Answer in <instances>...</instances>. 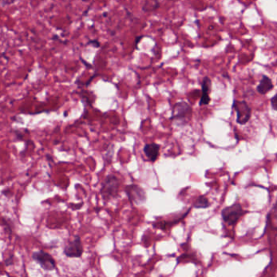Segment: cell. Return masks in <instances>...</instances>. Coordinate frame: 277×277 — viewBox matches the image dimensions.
<instances>
[{"instance_id": "obj_4", "label": "cell", "mask_w": 277, "mask_h": 277, "mask_svg": "<svg viewBox=\"0 0 277 277\" xmlns=\"http://www.w3.org/2000/svg\"><path fill=\"white\" fill-rule=\"evenodd\" d=\"M124 190L129 202L133 205H142L146 202L147 197L146 191L138 184H128L125 187Z\"/></svg>"}, {"instance_id": "obj_10", "label": "cell", "mask_w": 277, "mask_h": 277, "mask_svg": "<svg viewBox=\"0 0 277 277\" xmlns=\"http://www.w3.org/2000/svg\"><path fill=\"white\" fill-rule=\"evenodd\" d=\"M273 88H274V85H273L271 79L266 75H263L262 79L260 80V82L258 85L256 89L258 93L264 95L266 93H268L269 91L272 90Z\"/></svg>"}, {"instance_id": "obj_16", "label": "cell", "mask_w": 277, "mask_h": 277, "mask_svg": "<svg viewBox=\"0 0 277 277\" xmlns=\"http://www.w3.org/2000/svg\"><path fill=\"white\" fill-rule=\"evenodd\" d=\"M83 204H84L83 203H80V204H77V205H75V204H72V205L70 206V207L72 208V210H74V211H76V210H78V209H80L81 207H82V206H83Z\"/></svg>"}, {"instance_id": "obj_8", "label": "cell", "mask_w": 277, "mask_h": 277, "mask_svg": "<svg viewBox=\"0 0 277 277\" xmlns=\"http://www.w3.org/2000/svg\"><path fill=\"white\" fill-rule=\"evenodd\" d=\"M211 91V81L209 77H204L202 83V96L199 101V106L209 104L211 102V98H210Z\"/></svg>"}, {"instance_id": "obj_12", "label": "cell", "mask_w": 277, "mask_h": 277, "mask_svg": "<svg viewBox=\"0 0 277 277\" xmlns=\"http://www.w3.org/2000/svg\"><path fill=\"white\" fill-rule=\"evenodd\" d=\"M2 225L4 227L5 231L8 233L9 237H11V235L12 234V226H11V224H9L8 220H6L5 219H2Z\"/></svg>"}, {"instance_id": "obj_7", "label": "cell", "mask_w": 277, "mask_h": 277, "mask_svg": "<svg viewBox=\"0 0 277 277\" xmlns=\"http://www.w3.org/2000/svg\"><path fill=\"white\" fill-rule=\"evenodd\" d=\"M84 253L82 238L76 235L63 248V254L68 258H81Z\"/></svg>"}, {"instance_id": "obj_6", "label": "cell", "mask_w": 277, "mask_h": 277, "mask_svg": "<svg viewBox=\"0 0 277 277\" xmlns=\"http://www.w3.org/2000/svg\"><path fill=\"white\" fill-rule=\"evenodd\" d=\"M32 259L40 265L44 271H51L56 269V262L53 257L47 252L43 250H37L33 252Z\"/></svg>"}, {"instance_id": "obj_11", "label": "cell", "mask_w": 277, "mask_h": 277, "mask_svg": "<svg viewBox=\"0 0 277 277\" xmlns=\"http://www.w3.org/2000/svg\"><path fill=\"white\" fill-rule=\"evenodd\" d=\"M211 205V203L208 200V198L205 195H201L196 199L193 204V207L196 209H205L210 207Z\"/></svg>"}, {"instance_id": "obj_15", "label": "cell", "mask_w": 277, "mask_h": 277, "mask_svg": "<svg viewBox=\"0 0 277 277\" xmlns=\"http://www.w3.org/2000/svg\"><path fill=\"white\" fill-rule=\"evenodd\" d=\"M276 94H275L272 98H271V107H272V109L274 111H276Z\"/></svg>"}, {"instance_id": "obj_9", "label": "cell", "mask_w": 277, "mask_h": 277, "mask_svg": "<svg viewBox=\"0 0 277 277\" xmlns=\"http://www.w3.org/2000/svg\"><path fill=\"white\" fill-rule=\"evenodd\" d=\"M160 146L157 143H148L144 146L143 152L150 162H155L159 156Z\"/></svg>"}, {"instance_id": "obj_19", "label": "cell", "mask_w": 277, "mask_h": 277, "mask_svg": "<svg viewBox=\"0 0 277 277\" xmlns=\"http://www.w3.org/2000/svg\"><path fill=\"white\" fill-rule=\"evenodd\" d=\"M47 159H48V161H54V160H53V157H52V156L50 155V154H47Z\"/></svg>"}, {"instance_id": "obj_3", "label": "cell", "mask_w": 277, "mask_h": 277, "mask_svg": "<svg viewBox=\"0 0 277 277\" xmlns=\"http://www.w3.org/2000/svg\"><path fill=\"white\" fill-rule=\"evenodd\" d=\"M240 203H236L232 206L226 207L221 211V216L223 221L229 226H234L237 224L239 219L246 214Z\"/></svg>"}, {"instance_id": "obj_17", "label": "cell", "mask_w": 277, "mask_h": 277, "mask_svg": "<svg viewBox=\"0 0 277 277\" xmlns=\"http://www.w3.org/2000/svg\"><path fill=\"white\" fill-rule=\"evenodd\" d=\"M88 44H93V46H94L95 47H99V46H100V43H99L98 41H96V40L90 41V42H89Z\"/></svg>"}, {"instance_id": "obj_13", "label": "cell", "mask_w": 277, "mask_h": 277, "mask_svg": "<svg viewBox=\"0 0 277 277\" xmlns=\"http://www.w3.org/2000/svg\"><path fill=\"white\" fill-rule=\"evenodd\" d=\"M14 254H10L7 259H5L4 264L6 267H11L14 264Z\"/></svg>"}, {"instance_id": "obj_14", "label": "cell", "mask_w": 277, "mask_h": 277, "mask_svg": "<svg viewBox=\"0 0 277 277\" xmlns=\"http://www.w3.org/2000/svg\"><path fill=\"white\" fill-rule=\"evenodd\" d=\"M15 134V140L16 141H22L24 138V133L21 132V130H15L14 131Z\"/></svg>"}, {"instance_id": "obj_18", "label": "cell", "mask_w": 277, "mask_h": 277, "mask_svg": "<svg viewBox=\"0 0 277 277\" xmlns=\"http://www.w3.org/2000/svg\"><path fill=\"white\" fill-rule=\"evenodd\" d=\"M142 37H143V36H139V37H136V39H135V45H134V47H135V48H137V49H138V42H140V40L142 39Z\"/></svg>"}, {"instance_id": "obj_1", "label": "cell", "mask_w": 277, "mask_h": 277, "mask_svg": "<svg viewBox=\"0 0 277 277\" xmlns=\"http://www.w3.org/2000/svg\"><path fill=\"white\" fill-rule=\"evenodd\" d=\"M193 114V110L189 103L181 101L178 102L173 106L172 111V116L169 118L171 121L174 123L175 125L184 126L189 123Z\"/></svg>"}, {"instance_id": "obj_5", "label": "cell", "mask_w": 277, "mask_h": 277, "mask_svg": "<svg viewBox=\"0 0 277 277\" xmlns=\"http://www.w3.org/2000/svg\"><path fill=\"white\" fill-rule=\"evenodd\" d=\"M233 108L237 113V123L244 125L248 123L251 118L252 110L245 101L234 100L233 103Z\"/></svg>"}, {"instance_id": "obj_2", "label": "cell", "mask_w": 277, "mask_h": 277, "mask_svg": "<svg viewBox=\"0 0 277 277\" xmlns=\"http://www.w3.org/2000/svg\"><path fill=\"white\" fill-rule=\"evenodd\" d=\"M120 180L114 174L105 177L100 189V195L104 202H109L116 198L119 195Z\"/></svg>"}]
</instances>
